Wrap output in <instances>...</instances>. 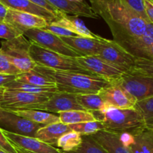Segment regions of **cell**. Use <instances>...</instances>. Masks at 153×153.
I'll return each instance as SVG.
<instances>
[{"label":"cell","mask_w":153,"mask_h":153,"mask_svg":"<svg viewBox=\"0 0 153 153\" xmlns=\"http://www.w3.org/2000/svg\"><path fill=\"white\" fill-rule=\"evenodd\" d=\"M96 14L104 19L113 40L122 47L144 33L149 22L121 0H89Z\"/></svg>","instance_id":"cell-1"},{"label":"cell","mask_w":153,"mask_h":153,"mask_svg":"<svg viewBox=\"0 0 153 153\" xmlns=\"http://www.w3.org/2000/svg\"><path fill=\"white\" fill-rule=\"evenodd\" d=\"M34 70L52 79L55 82L58 91L75 95L99 94L102 88L110 84L109 82L98 76L55 70L37 65Z\"/></svg>","instance_id":"cell-2"},{"label":"cell","mask_w":153,"mask_h":153,"mask_svg":"<svg viewBox=\"0 0 153 153\" xmlns=\"http://www.w3.org/2000/svg\"><path fill=\"white\" fill-rule=\"evenodd\" d=\"M96 120L102 121L105 131L137 134L146 128L140 114L134 108L120 109L107 105L100 111H91Z\"/></svg>","instance_id":"cell-3"},{"label":"cell","mask_w":153,"mask_h":153,"mask_svg":"<svg viewBox=\"0 0 153 153\" xmlns=\"http://www.w3.org/2000/svg\"><path fill=\"white\" fill-rule=\"evenodd\" d=\"M31 41V40H30ZM29 55L33 62L37 66L47 67L55 70L82 73L91 76H97L88 71L76 61V58L65 56L41 47L31 41Z\"/></svg>","instance_id":"cell-4"},{"label":"cell","mask_w":153,"mask_h":153,"mask_svg":"<svg viewBox=\"0 0 153 153\" xmlns=\"http://www.w3.org/2000/svg\"><path fill=\"white\" fill-rule=\"evenodd\" d=\"M50 94H31L2 87L0 97V108L7 111L35 109L49 98Z\"/></svg>","instance_id":"cell-5"},{"label":"cell","mask_w":153,"mask_h":153,"mask_svg":"<svg viewBox=\"0 0 153 153\" xmlns=\"http://www.w3.org/2000/svg\"><path fill=\"white\" fill-rule=\"evenodd\" d=\"M31 41L24 35H20L9 41L1 43L0 52L21 72L31 71L34 70L36 64L31 60L29 55Z\"/></svg>","instance_id":"cell-6"},{"label":"cell","mask_w":153,"mask_h":153,"mask_svg":"<svg viewBox=\"0 0 153 153\" xmlns=\"http://www.w3.org/2000/svg\"><path fill=\"white\" fill-rule=\"evenodd\" d=\"M23 35L28 40L34 42L41 47L56 53L73 58H78L82 55L67 46L60 37L46 31L42 28H31L24 31Z\"/></svg>","instance_id":"cell-7"},{"label":"cell","mask_w":153,"mask_h":153,"mask_svg":"<svg viewBox=\"0 0 153 153\" xmlns=\"http://www.w3.org/2000/svg\"><path fill=\"white\" fill-rule=\"evenodd\" d=\"M121 71L128 73L134 65L135 57L127 52L114 40L107 39L97 55Z\"/></svg>","instance_id":"cell-8"},{"label":"cell","mask_w":153,"mask_h":153,"mask_svg":"<svg viewBox=\"0 0 153 153\" xmlns=\"http://www.w3.org/2000/svg\"><path fill=\"white\" fill-rule=\"evenodd\" d=\"M111 82L122 87L137 102L153 97V79L151 78L123 73L119 79Z\"/></svg>","instance_id":"cell-9"},{"label":"cell","mask_w":153,"mask_h":153,"mask_svg":"<svg viewBox=\"0 0 153 153\" xmlns=\"http://www.w3.org/2000/svg\"><path fill=\"white\" fill-rule=\"evenodd\" d=\"M43 126H44L33 123L9 111L0 108V128L4 131L35 137L37 130Z\"/></svg>","instance_id":"cell-10"},{"label":"cell","mask_w":153,"mask_h":153,"mask_svg":"<svg viewBox=\"0 0 153 153\" xmlns=\"http://www.w3.org/2000/svg\"><path fill=\"white\" fill-rule=\"evenodd\" d=\"M3 134L18 153H63L58 148L36 137L19 135L2 130Z\"/></svg>","instance_id":"cell-11"},{"label":"cell","mask_w":153,"mask_h":153,"mask_svg":"<svg viewBox=\"0 0 153 153\" xmlns=\"http://www.w3.org/2000/svg\"><path fill=\"white\" fill-rule=\"evenodd\" d=\"M76 61L85 70L109 82L119 79L124 73L97 55L78 57Z\"/></svg>","instance_id":"cell-12"},{"label":"cell","mask_w":153,"mask_h":153,"mask_svg":"<svg viewBox=\"0 0 153 153\" xmlns=\"http://www.w3.org/2000/svg\"><path fill=\"white\" fill-rule=\"evenodd\" d=\"M37 110L52 114H59L70 111H86L79 104L76 95L61 91L53 93L47 101L39 106Z\"/></svg>","instance_id":"cell-13"},{"label":"cell","mask_w":153,"mask_h":153,"mask_svg":"<svg viewBox=\"0 0 153 153\" xmlns=\"http://www.w3.org/2000/svg\"><path fill=\"white\" fill-rule=\"evenodd\" d=\"M98 94L108 105L116 108H134L137 102L128 92L114 82H110Z\"/></svg>","instance_id":"cell-14"},{"label":"cell","mask_w":153,"mask_h":153,"mask_svg":"<svg viewBox=\"0 0 153 153\" xmlns=\"http://www.w3.org/2000/svg\"><path fill=\"white\" fill-rule=\"evenodd\" d=\"M4 20L22 32L31 28H43L49 24L44 18L13 9L7 10Z\"/></svg>","instance_id":"cell-15"},{"label":"cell","mask_w":153,"mask_h":153,"mask_svg":"<svg viewBox=\"0 0 153 153\" xmlns=\"http://www.w3.org/2000/svg\"><path fill=\"white\" fill-rule=\"evenodd\" d=\"M61 40L71 49L80 54L82 56L97 55L107 39L99 36L97 38L73 36L61 37Z\"/></svg>","instance_id":"cell-16"},{"label":"cell","mask_w":153,"mask_h":153,"mask_svg":"<svg viewBox=\"0 0 153 153\" xmlns=\"http://www.w3.org/2000/svg\"><path fill=\"white\" fill-rule=\"evenodd\" d=\"M0 3L8 9L27 12L44 18L49 24L58 17L55 13L34 4L29 0H0Z\"/></svg>","instance_id":"cell-17"},{"label":"cell","mask_w":153,"mask_h":153,"mask_svg":"<svg viewBox=\"0 0 153 153\" xmlns=\"http://www.w3.org/2000/svg\"><path fill=\"white\" fill-rule=\"evenodd\" d=\"M50 4L55 7L57 10L68 15L76 16L98 19L99 16L92 10L88 3L77 4L70 2L68 0H46Z\"/></svg>","instance_id":"cell-18"},{"label":"cell","mask_w":153,"mask_h":153,"mask_svg":"<svg viewBox=\"0 0 153 153\" xmlns=\"http://www.w3.org/2000/svg\"><path fill=\"white\" fill-rule=\"evenodd\" d=\"M52 23L63 27L80 37L89 38H97L99 37V35L95 34L89 28H87L83 21L78 18V16L63 13L59 17L52 22Z\"/></svg>","instance_id":"cell-19"},{"label":"cell","mask_w":153,"mask_h":153,"mask_svg":"<svg viewBox=\"0 0 153 153\" xmlns=\"http://www.w3.org/2000/svg\"><path fill=\"white\" fill-rule=\"evenodd\" d=\"M152 43L153 24L149 22L142 35L133 39L123 48L135 58H145L146 52Z\"/></svg>","instance_id":"cell-20"},{"label":"cell","mask_w":153,"mask_h":153,"mask_svg":"<svg viewBox=\"0 0 153 153\" xmlns=\"http://www.w3.org/2000/svg\"><path fill=\"white\" fill-rule=\"evenodd\" d=\"M90 136L108 153H130L121 143L118 133L102 130Z\"/></svg>","instance_id":"cell-21"},{"label":"cell","mask_w":153,"mask_h":153,"mask_svg":"<svg viewBox=\"0 0 153 153\" xmlns=\"http://www.w3.org/2000/svg\"><path fill=\"white\" fill-rule=\"evenodd\" d=\"M71 131L69 125L59 122L44 126L39 128L36 133L35 137L44 143L56 147L57 141L59 137Z\"/></svg>","instance_id":"cell-22"},{"label":"cell","mask_w":153,"mask_h":153,"mask_svg":"<svg viewBox=\"0 0 153 153\" xmlns=\"http://www.w3.org/2000/svg\"><path fill=\"white\" fill-rule=\"evenodd\" d=\"M9 111L15 114L20 117L25 118L28 120L40 125L47 126L49 124L60 122L58 116L43 111L35 110V109H24V110H12Z\"/></svg>","instance_id":"cell-23"},{"label":"cell","mask_w":153,"mask_h":153,"mask_svg":"<svg viewBox=\"0 0 153 153\" xmlns=\"http://www.w3.org/2000/svg\"><path fill=\"white\" fill-rule=\"evenodd\" d=\"M134 135V141L127 147L130 153H153V131L144 128Z\"/></svg>","instance_id":"cell-24"},{"label":"cell","mask_w":153,"mask_h":153,"mask_svg":"<svg viewBox=\"0 0 153 153\" xmlns=\"http://www.w3.org/2000/svg\"><path fill=\"white\" fill-rule=\"evenodd\" d=\"M15 81L39 87H56L55 82L52 79L35 70L16 75Z\"/></svg>","instance_id":"cell-25"},{"label":"cell","mask_w":153,"mask_h":153,"mask_svg":"<svg viewBox=\"0 0 153 153\" xmlns=\"http://www.w3.org/2000/svg\"><path fill=\"white\" fill-rule=\"evenodd\" d=\"M60 122L66 125L81 123L95 121L96 119L91 111H70L58 114Z\"/></svg>","instance_id":"cell-26"},{"label":"cell","mask_w":153,"mask_h":153,"mask_svg":"<svg viewBox=\"0 0 153 153\" xmlns=\"http://www.w3.org/2000/svg\"><path fill=\"white\" fill-rule=\"evenodd\" d=\"M79 104L88 111H100L108 105L98 94L76 95Z\"/></svg>","instance_id":"cell-27"},{"label":"cell","mask_w":153,"mask_h":153,"mask_svg":"<svg viewBox=\"0 0 153 153\" xmlns=\"http://www.w3.org/2000/svg\"><path fill=\"white\" fill-rule=\"evenodd\" d=\"M82 142V135L76 131H71L59 137L56 147L63 152H68L79 147Z\"/></svg>","instance_id":"cell-28"},{"label":"cell","mask_w":153,"mask_h":153,"mask_svg":"<svg viewBox=\"0 0 153 153\" xmlns=\"http://www.w3.org/2000/svg\"><path fill=\"white\" fill-rule=\"evenodd\" d=\"M5 88L16 91H23L31 94H50L58 91L56 87H39L36 85H30V84L22 83L15 81V79L4 87Z\"/></svg>","instance_id":"cell-29"},{"label":"cell","mask_w":153,"mask_h":153,"mask_svg":"<svg viewBox=\"0 0 153 153\" xmlns=\"http://www.w3.org/2000/svg\"><path fill=\"white\" fill-rule=\"evenodd\" d=\"M134 109L137 111L144 122L147 129L153 128V97L136 102Z\"/></svg>","instance_id":"cell-30"},{"label":"cell","mask_w":153,"mask_h":153,"mask_svg":"<svg viewBox=\"0 0 153 153\" xmlns=\"http://www.w3.org/2000/svg\"><path fill=\"white\" fill-rule=\"evenodd\" d=\"M128 74L153 79V60L144 58H135L134 65Z\"/></svg>","instance_id":"cell-31"},{"label":"cell","mask_w":153,"mask_h":153,"mask_svg":"<svg viewBox=\"0 0 153 153\" xmlns=\"http://www.w3.org/2000/svg\"><path fill=\"white\" fill-rule=\"evenodd\" d=\"M69 126L72 131H76L82 135H91L100 131L105 130L102 122L99 120L73 124V125H69Z\"/></svg>","instance_id":"cell-32"},{"label":"cell","mask_w":153,"mask_h":153,"mask_svg":"<svg viewBox=\"0 0 153 153\" xmlns=\"http://www.w3.org/2000/svg\"><path fill=\"white\" fill-rule=\"evenodd\" d=\"M63 153H108L90 135H82L80 146L74 150Z\"/></svg>","instance_id":"cell-33"},{"label":"cell","mask_w":153,"mask_h":153,"mask_svg":"<svg viewBox=\"0 0 153 153\" xmlns=\"http://www.w3.org/2000/svg\"><path fill=\"white\" fill-rule=\"evenodd\" d=\"M20 35H23V32L20 30L4 20L0 21V38L9 41Z\"/></svg>","instance_id":"cell-34"},{"label":"cell","mask_w":153,"mask_h":153,"mask_svg":"<svg viewBox=\"0 0 153 153\" xmlns=\"http://www.w3.org/2000/svg\"><path fill=\"white\" fill-rule=\"evenodd\" d=\"M0 73L7 75H16L21 73V72L0 52Z\"/></svg>","instance_id":"cell-35"},{"label":"cell","mask_w":153,"mask_h":153,"mask_svg":"<svg viewBox=\"0 0 153 153\" xmlns=\"http://www.w3.org/2000/svg\"><path fill=\"white\" fill-rule=\"evenodd\" d=\"M121 1L125 2L131 10H134L136 13H137L143 19L149 22L146 12H145L143 0H121Z\"/></svg>","instance_id":"cell-36"},{"label":"cell","mask_w":153,"mask_h":153,"mask_svg":"<svg viewBox=\"0 0 153 153\" xmlns=\"http://www.w3.org/2000/svg\"><path fill=\"white\" fill-rule=\"evenodd\" d=\"M42 29L45 30L46 31L52 33V34H55V35L58 36L60 37H73V36H77L73 33L72 31H69V30L66 29V28H63V27L58 26V25H54L52 22L48 24L46 27H44Z\"/></svg>","instance_id":"cell-37"},{"label":"cell","mask_w":153,"mask_h":153,"mask_svg":"<svg viewBox=\"0 0 153 153\" xmlns=\"http://www.w3.org/2000/svg\"><path fill=\"white\" fill-rule=\"evenodd\" d=\"M0 149H2L7 153H18L9 140L3 134L2 129L0 128Z\"/></svg>","instance_id":"cell-38"},{"label":"cell","mask_w":153,"mask_h":153,"mask_svg":"<svg viewBox=\"0 0 153 153\" xmlns=\"http://www.w3.org/2000/svg\"><path fill=\"white\" fill-rule=\"evenodd\" d=\"M29 1H31V2H33L34 4H37V5L40 6V7H43V8L46 9V10H49V11H51L52 13H55V14L57 15L58 17H59V16L63 13L62 12H61V11H59L58 10H57V9L55 8V7H53L52 4H49V3L46 0H29Z\"/></svg>","instance_id":"cell-39"},{"label":"cell","mask_w":153,"mask_h":153,"mask_svg":"<svg viewBox=\"0 0 153 153\" xmlns=\"http://www.w3.org/2000/svg\"><path fill=\"white\" fill-rule=\"evenodd\" d=\"M146 15L149 22L153 24V1L152 0H143Z\"/></svg>","instance_id":"cell-40"},{"label":"cell","mask_w":153,"mask_h":153,"mask_svg":"<svg viewBox=\"0 0 153 153\" xmlns=\"http://www.w3.org/2000/svg\"><path fill=\"white\" fill-rule=\"evenodd\" d=\"M119 136L121 143L126 148L129 146L134 141V135L130 133H120L119 134Z\"/></svg>","instance_id":"cell-41"},{"label":"cell","mask_w":153,"mask_h":153,"mask_svg":"<svg viewBox=\"0 0 153 153\" xmlns=\"http://www.w3.org/2000/svg\"><path fill=\"white\" fill-rule=\"evenodd\" d=\"M15 79H16V76H13V75L1 74L0 73V88L4 87L7 84L13 81Z\"/></svg>","instance_id":"cell-42"},{"label":"cell","mask_w":153,"mask_h":153,"mask_svg":"<svg viewBox=\"0 0 153 153\" xmlns=\"http://www.w3.org/2000/svg\"><path fill=\"white\" fill-rule=\"evenodd\" d=\"M8 8L6 7L5 6L3 5L1 3H0V19H4L5 17L6 14H7V12Z\"/></svg>","instance_id":"cell-43"},{"label":"cell","mask_w":153,"mask_h":153,"mask_svg":"<svg viewBox=\"0 0 153 153\" xmlns=\"http://www.w3.org/2000/svg\"><path fill=\"white\" fill-rule=\"evenodd\" d=\"M144 58H147V59L153 60V43L151 45L150 47L147 50L146 54V57Z\"/></svg>","instance_id":"cell-44"},{"label":"cell","mask_w":153,"mask_h":153,"mask_svg":"<svg viewBox=\"0 0 153 153\" xmlns=\"http://www.w3.org/2000/svg\"><path fill=\"white\" fill-rule=\"evenodd\" d=\"M68 1L70 2L77 3V4H85V3H87L85 0H68Z\"/></svg>","instance_id":"cell-45"},{"label":"cell","mask_w":153,"mask_h":153,"mask_svg":"<svg viewBox=\"0 0 153 153\" xmlns=\"http://www.w3.org/2000/svg\"><path fill=\"white\" fill-rule=\"evenodd\" d=\"M0 153H7V152H4V151L2 150V149H0Z\"/></svg>","instance_id":"cell-46"},{"label":"cell","mask_w":153,"mask_h":153,"mask_svg":"<svg viewBox=\"0 0 153 153\" xmlns=\"http://www.w3.org/2000/svg\"><path fill=\"white\" fill-rule=\"evenodd\" d=\"M1 89H2V87H1V88H0V97H1Z\"/></svg>","instance_id":"cell-47"},{"label":"cell","mask_w":153,"mask_h":153,"mask_svg":"<svg viewBox=\"0 0 153 153\" xmlns=\"http://www.w3.org/2000/svg\"><path fill=\"white\" fill-rule=\"evenodd\" d=\"M149 130H151V131H153V128H151V129H149Z\"/></svg>","instance_id":"cell-48"},{"label":"cell","mask_w":153,"mask_h":153,"mask_svg":"<svg viewBox=\"0 0 153 153\" xmlns=\"http://www.w3.org/2000/svg\"><path fill=\"white\" fill-rule=\"evenodd\" d=\"M1 20H4V19H0V21H1Z\"/></svg>","instance_id":"cell-49"},{"label":"cell","mask_w":153,"mask_h":153,"mask_svg":"<svg viewBox=\"0 0 153 153\" xmlns=\"http://www.w3.org/2000/svg\"><path fill=\"white\" fill-rule=\"evenodd\" d=\"M152 1H153V0H152Z\"/></svg>","instance_id":"cell-50"}]
</instances>
